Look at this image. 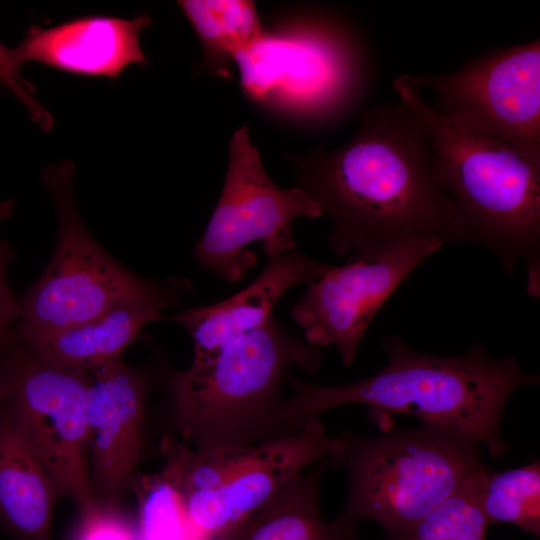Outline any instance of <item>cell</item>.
<instances>
[{
	"instance_id": "obj_1",
	"label": "cell",
	"mask_w": 540,
	"mask_h": 540,
	"mask_svg": "<svg viewBox=\"0 0 540 540\" xmlns=\"http://www.w3.org/2000/svg\"><path fill=\"white\" fill-rule=\"evenodd\" d=\"M297 186L333 223L332 251L374 260L402 245L446 243L445 217L425 132L399 101L365 111L342 147L291 156Z\"/></svg>"
},
{
	"instance_id": "obj_2",
	"label": "cell",
	"mask_w": 540,
	"mask_h": 540,
	"mask_svg": "<svg viewBox=\"0 0 540 540\" xmlns=\"http://www.w3.org/2000/svg\"><path fill=\"white\" fill-rule=\"evenodd\" d=\"M383 348L387 365L357 382L319 385L288 376L290 427L297 431L332 408L363 404L381 429L387 430L396 415H410L477 444L491 458L507 452L501 434L507 401L517 388L537 384L538 377L522 372L513 357L492 358L481 345L442 356L416 351L390 335Z\"/></svg>"
},
{
	"instance_id": "obj_3",
	"label": "cell",
	"mask_w": 540,
	"mask_h": 540,
	"mask_svg": "<svg viewBox=\"0 0 540 540\" xmlns=\"http://www.w3.org/2000/svg\"><path fill=\"white\" fill-rule=\"evenodd\" d=\"M392 85L425 132L446 243L484 246L510 274L523 261L527 292L539 298L540 161L502 139L447 121L423 99L410 74Z\"/></svg>"
},
{
	"instance_id": "obj_4",
	"label": "cell",
	"mask_w": 540,
	"mask_h": 540,
	"mask_svg": "<svg viewBox=\"0 0 540 540\" xmlns=\"http://www.w3.org/2000/svg\"><path fill=\"white\" fill-rule=\"evenodd\" d=\"M322 363L320 348L288 333L272 315L170 376L173 424L183 443L202 453L238 451L286 436L295 432L282 396L288 370L314 372Z\"/></svg>"
},
{
	"instance_id": "obj_5",
	"label": "cell",
	"mask_w": 540,
	"mask_h": 540,
	"mask_svg": "<svg viewBox=\"0 0 540 540\" xmlns=\"http://www.w3.org/2000/svg\"><path fill=\"white\" fill-rule=\"evenodd\" d=\"M240 88L268 112L306 124L345 115L368 84L366 49L341 19L306 13L278 21L239 52Z\"/></svg>"
},
{
	"instance_id": "obj_6",
	"label": "cell",
	"mask_w": 540,
	"mask_h": 540,
	"mask_svg": "<svg viewBox=\"0 0 540 540\" xmlns=\"http://www.w3.org/2000/svg\"><path fill=\"white\" fill-rule=\"evenodd\" d=\"M339 437L341 452L329 462L348 473L340 514L355 524L373 521L386 537L407 530L486 467L480 446L423 423L380 436L345 431Z\"/></svg>"
},
{
	"instance_id": "obj_7",
	"label": "cell",
	"mask_w": 540,
	"mask_h": 540,
	"mask_svg": "<svg viewBox=\"0 0 540 540\" xmlns=\"http://www.w3.org/2000/svg\"><path fill=\"white\" fill-rule=\"evenodd\" d=\"M74 166L63 162L45 170L55 201L58 235L46 270L18 301L16 335L30 346L89 322L119 303L161 286L120 266L85 228L73 199Z\"/></svg>"
},
{
	"instance_id": "obj_8",
	"label": "cell",
	"mask_w": 540,
	"mask_h": 540,
	"mask_svg": "<svg viewBox=\"0 0 540 540\" xmlns=\"http://www.w3.org/2000/svg\"><path fill=\"white\" fill-rule=\"evenodd\" d=\"M6 406L24 441L79 513L96 499L88 468V372L41 359L16 333L2 352Z\"/></svg>"
},
{
	"instance_id": "obj_9",
	"label": "cell",
	"mask_w": 540,
	"mask_h": 540,
	"mask_svg": "<svg viewBox=\"0 0 540 540\" xmlns=\"http://www.w3.org/2000/svg\"><path fill=\"white\" fill-rule=\"evenodd\" d=\"M322 214L321 207L300 188L283 189L272 181L243 125L231 137L222 192L194 256L204 269L236 282L256 262L249 245L262 242L268 258L292 251L296 246L293 222Z\"/></svg>"
},
{
	"instance_id": "obj_10",
	"label": "cell",
	"mask_w": 540,
	"mask_h": 540,
	"mask_svg": "<svg viewBox=\"0 0 540 540\" xmlns=\"http://www.w3.org/2000/svg\"><path fill=\"white\" fill-rule=\"evenodd\" d=\"M411 75L460 128L495 136L540 161V40L498 48L444 75Z\"/></svg>"
},
{
	"instance_id": "obj_11",
	"label": "cell",
	"mask_w": 540,
	"mask_h": 540,
	"mask_svg": "<svg viewBox=\"0 0 540 540\" xmlns=\"http://www.w3.org/2000/svg\"><path fill=\"white\" fill-rule=\"evenodd\" d=\"M438 239L414 241L374 260H351L330 266L293 306L291 316L315 347L333 345L345 366L353 364L370 322L400 286L442 247Z\"/></svg>"
},
{
	"instance_id": "obj_12",
	"label": "cell",
	"mask_w": 540,
	"mask_h": 540,
	"mask_svg": "<svg viewBox=\"0 0 540 540\" xmlns=\"http://www.w3.org/2000/svg\"><path fill=\"white\" fill-rule=\"evenodd\" d=\"M341 449V439L327 434L320 417L298 431L245 449L216 488L182 494L188 540L221 538L312 462L334 458Z\"/></svg>"
},
{
	"instance_id": "obj_13",
	"label": "cell",
	"mask_w": 540,
	"mask_h": 540,
	"mask_svg": "<svg viewBox=\"0 0 540 540\" xmlns=\"http://www.w3.org/2000/svg\"><path fill=\"white\" fill-rule=\"evenodd\" d=\"M86 400L87 449L96 499L118 506L143 456L147 375L121 357L91 364Z\"/></svg>"
},
{
	"instance_id": "obj_14",
	"label": "cell",
	"mask_w": 540,
	"mask_h": 540,
	"mask_svg": "<svg viewBox=\"0 0 540 540\" xmlns=\"http://www.w3.org/2000/svg\"><path fill=\"white\" fill-rule=\"evenodd\" d=\"M151 24L143 13L132 19L85 15L51 27L33 25L12 48V57L20 68L35 61L76 76L116 79L128 66L148 63L140 34Z\"/></svg>"
},
{
	"instance_id": "obj_15",
	"label": "cell",
	"mask_w": 540,
	"mask_h": 540,
	"mask_svg": "<svg viewBox=\"0 0 540 540\" xmlns=\"http://www.w3.org/2000/svg\"><path fill=\"white\" fill-rule=\"evenodd\" d=\"M329 267L294 249L268 258L258 277L236 294L174 316L191 335L193 361H203L231 341L263 326L288 290L318 280Z\"/></svg>"
},
{
	"instance_id": "obj_16",
	"label": "cell",
	"mask_w": 540,
	"mask_h": 540,
	"mask_svg": "<svg viewBox=\"0 0 540 540\" xmlns=\"http://www.w3.org/2000/svg\"><path fill=\"white\" fill-rule=\"evenodd\" d=\"M61 492L17 431L5 400L0 408V526L13 540H52Z\"/></svg>"
},
{
	"instance_id": "obj_17",
	"label": "cell",
	"mask_w": 540,
	"mask_h": 540,
	"mask_svg": "<svg viewBox=\"0 0 540 540\" xmlns=\"http://www.w3.org/2000/svg\"><path fill=\"white\" fill-rule=\"evenodd\" d=\"M176 302L175 292L161 285L150 293L119 303L96 319L66 329L36 344L24 345L48 362L85 368L121 357L142 328L160 319V312Z\"/></svg>"
},
{
	"instance_id": "obj_18",
	"label": "cell",
	"mask_w": 540,
	"mask_h": 540,
	"mask_svg": "<svg viewBox=\"0 0 540 540\" xmlns=\"http://www.w3.org/2000/svg\"><path fill=\"white\" fill-rule=\"evenodd\" d=\"M329 461L301 473L252 515L217 540H359L342 514L326 521L319 508L321 477Z\"/></svg>"
},
{
	"instance_id": "obj_19",
	"label": "cell",
	"mask_w": 540,
	"mask_h": 540,
	"mask_svg": "<svg viewBox=\"0 0 540 540\" xmlns=\"http://www.w3.org/2000/svg\"><path fill=\"white\" fill-rule=\"evenodd\" d=\"M177 4L201 43L202 69L221 79H231L237 54L267 29L253 1L181 0Z\"/></svg>"
},
{
	"instance_id": "obj_20",
	"label": "cell",
	"mask_w": 540,
	"mask_h": 540,
	"mask_svg": "<svg viewBox=\"0 0 540 540\" xmlns=\"http://www.w3.org/2000/svg\"><path fill=\"white\" fill-rule=\"evenodd\" d=\"M479 504L489 525L509 523L540 535V463L479 473Z\"/></svg>"
},
{
	"instance_id": "obj_21",
	"label": "cell",
	"mask_w": 540,
	"mask_h": 540,
	"mask_svg": "<svg viewBox=\"0 0 540 540\" xmlns=\"http://www.w3.org/2000/svg\"><path fill=\"white\" fill-rule=\"evenodd\" d=\"M167 457L164 469L154 476L135 477L139 519L135 540H188L183 497L174 459Z\"/></svg>"
},
{
	"instance_id": "obj_22",
	"label": "cell",
	"mask_w": 540,
	"mask_h": 540,
	"mask_svg": "<svg viewBox=\"0 0 540 540\" xmlns=\"http://www.w3.org/2000/svg\"><path fill=\"white\" fill-rule=\"evenodd\" d=\"M483 469L407 530L386 540H486L489 523L478 497Z\"/></svg>"
},
{
	"instance_id": "obj_23",
	"label": "cell",
	"mask_w": 540,
	"mask_h": 540,
	"mask_svg": "<svg viewBox=\"0 0 540 540\" xmlns=\"http://www.w3.org/2000/svg\"><path fill=\"white\" fill-rule=\"evenodd\" d=\"M71 540H135L136 527L118 506L97 503L79 513Z\"/></svg>"
},
{
	"instance_id": "obj_24",
	"label": "cell",
	"mask_w": 540,
	"mask_h": 540,
	"mask_svg": "<svg viewBox=\"0 0 540 540\" xmlns=\"http://www.w3.org/2000/svg\"><path fill=\"white\" fill-rule=\"evenodd\" d=\"M20 69L12 57V48L0 43V85L17 97L41 130L48 131L53 126L52 116L32 96L35 87L22 76Z\"/></svg>"
},
{
	"instance_id": "obj_25",
	"label": "cell",
	"mask_w": 540,
	"mask_h": 540,
	"mask_svg": "<svg viewBox=\"0 0 540 540\" xmlns=\"http://www.w3.org/2000/svg\"><path fill=\"white\" fill-rule=\"evenodd\" d=\"M12 260L13 253L0 257V353L12 339L14 331L11 325L19 316L18 301L13 297L6 278Z\"/></svg>"
},
{
	"instance_id": "obj_26",
	"label": "cell",
	"mask_w": 540,
	"mask_h": 540,
	"mask_svg": "<svg viewBox=\"0 0 540 540\" xmlns=\"http://www.w3.org/2000/svg\"><path fill=\"white\" fill-rule=\"evenodd\" d=\"M14 210V201L11 199L0 201V221L7 219L10 217ZM12 248L11 246L3 241L0 240V257L11 254Z\"/></svg>"
},
{
	"instance_id": "obj_27",
	"label": "cell",
	"mask_w": 540,
	"mask_h": 540,
	"mask_svg": "<svg viewBox=\"0 0 540 540\" xmlns=\"http://www.w3.org/2000/svg\"><path fill=\"white\" fill-rule=\"evenodd\" d=\"M7 396V381L5 368L2 358V352L0 353V408Z\"/></svg>"
}]
</instances>
